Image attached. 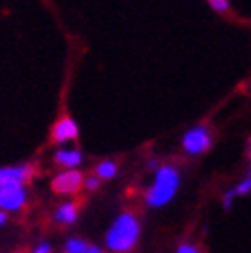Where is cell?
Returning <instances> with one entry per match:
<instances>
[{
	"instance_id": "cell-14",
	"label": "cell",
	"mask_w": 251,
	"mask_h": 253,
	"mask_svg": "<svg viewBox=\"0 0 251 253\" xmlns=\"http://www.w3.org/2000/svg\"><path fill=\"white\" fill-rule=\"evenodd\" d=\"M233 200H235V196L231 194V189H229V192H224L222 194V208L224 210H231L233 208Z\"/></svg>"
},
{
	"instance_id": "cell-7",
	"label": "cell",
	"mask_w": 251,
	"mask_h": 253,
	"mask_svg": "<svg viewBox=\"0 0 251 253\" xmlns=\"http://www.w3.org/2000/svg\"><path fill=\"white\" fill-rule=\"evenodd\" d=\"M79 136V128L70 118H62L52 130V140L54 142H66V140H74Z\"/></svg>"
},
{
	"instance_id": "cell-20",
	"label": "cell",
	"mask_w": 251,
	"mask_h": 253,
	"mask_svg": "<svg viewBox=\"0 0 251 253\" xmlns=\"http://www.w3.org/2000/svg\"><path fill=\"white\" fill-rule=\"evenodd\" d=\"M17 253H23V251H17Z\"/></svg>"
},
{
	"instance_id": "cell-10",
	"label": "cell",
	"mask_w": 251,
	"mask_h": 253,
	"mask_svg": "<svg viewBox=\"0 0 251 253\" xmlns=\"http://www.w3.org/2000/svg\"><path fill=\"white\" fill-rule=\"evenodd\" d=\"M118 173V165L114 161H103L97 165V177L99 179H111V177H116Z\"/></svg>"
},
{
	"instance_id": "cell-5",
	"label": "cell",
	"mask_w": 251,
	"mask_h": 253,
	"mask_svg": "<svg viewBox=\"0 0 251 253\" xmlns=\"http://www.w3.org/2000/svg\"><path fill=\"white\" fill-rule=\"evenodd\" d=\"M83 185V175L77 169H68L64 173H60L54 177L52 181V189L56 194H64V196H72L77 194Z\"/></svg>"
},
{
	"instance_id": "cell-19",
	"label": "cell",
	"mask_w": 251,
	"mask_h": 253,
	"mask_svg": "<svg viewBox=\"0 0 251 253\" xmlns=\"http://www.w3.org/2000/svg\"><path fill=\"white\" fill-rule=\"evenodd\" d=\"M4 222H6V212L0 210V224H4Z\"/></svg>"
},
{
	"instance_id": "cell-13",
	"label": "cell",
	"mask_w": 251,
	"mask_h": 253,
	"mask_svg": "<svg viewBox=\"0 0 251 253\" xmlns=\"http://www.w3.org/2000/svg\"><path fill=\"white\" fill-rule=\"evenodd\" d=\"M208 4L216 12H227L229 10V0H208Z\"/></svg>"
},
{
	"instance_id": "cell-6",
	"label": "cell",
	"mask_w": 251,
	"mask_h": 253,
	"mask_svg": "<svg viewBox=\"0 0 251 253\" xmlns=\"http://www.w3.org/2000/svg\"><path fill=\"white\" fill-rule=\"evenodd\" d=\"M33 175V167L31 165H19V167H2L0 169V185L4 183H21L25 185V181H29Z\"/></svg>"
},
{
	"instance_id": "cell-3",
	"label": "cell",
	"mask_w": 251,
	"mask_h": 253,
	"mask_svg": "<svg viewBox=\"0 0 251 253\" xmlns=\"http://www.w3.org/2000/svg\"><path fill=\"white\" fill-rule=\"evenodd\" d=\"M212 144V136L208 132V128H204V126H196V128L187 130L183 140H181V146L187 155H202L206 153V150L210 148Z\"/></svg>"
},
{
	"instance_id": "cell-11",
	"label": "cell",
	"mask_w": 251,
	"mask_h": 253,
	"mask_svg": "<svg viewBox=\"0 0 251 253\" xmlns=\"http://www.w3.org/2000/svg\"><path fill=\"white\" fill-rule=\"evenodd\" d=\"M89 251V243L84 239H79V237H72L66 241L64 245V253H86Z\"/></svg>"
},
{
	"instance_id": "cell-12",
	"label": "cell",
	"mask_w": 251,
	"mask_h": 253,
	"mask_svg": "<svg viewBox=\"0 0 251 253\" xmlns=\"http://www.w3.org/2000/svg\"><path fill=\"white\" fill-rule=\"evenodd\" d=\"M251 192V173L245 177V179L241 181V183H237L233 189H231V194L237 198V196H245V194H249Z\"/></svg>"
},
{
	"instance_id": "cell-4",
	"label": "cell",
	"mask_w": 251,
	"mask_h": 253,
	"mask_svg": "<svg viewBox=\"0 0 251 253\" xmlns=\"http://www.w3.org/2000/svg\"><path fill=\"white\" fill-rule=\"evenodd\" d=\"M27 202V192L21 183H4L0 185V210L15 212L21 210Z\"/></svg>"
},
{
	"instance_id": "cell-18",
	"label": "cell",
	"mask_w": 251,
	"mask_h": 253,
	"mask_svg": "<svg viewBox=\"0 0 251 253\" xmlns=\"http://www.w3.org/2000/svg\"><path fill=\"white\" fill-rule=\"evenodd\" d=\"M86 253H103V249L97 247V245H89V251H86Z\"/></svg>"
},
{
	"instance_id": "cell-17",
	"label": "cell",
	"mask_w": 251,
	"mask_h": 253,
	"mask_svg": "<svg viewBox=\"0 0 251 253\" xmlns=\"http://www.w3.org/2000/svg\"><path fill=\"white\" fill-rule=\"evenodd\" d=\"M33 253H52V247H49L47 243H40L33 249Z\"/></svg>"
},
{
	"instance_id": "cell-16",
	"label": "cell",
	"mask_w": 251,
	"mask_h": 253,
	"mask_svg": "<svg viewBox=\"0 0 251 253\" xmlns=\"http://www.w3.org/2000/svg\"><path fill=\"white\" fill-rule=\"evenodd\" d=\"M177 253H200V249L194 247V245H190V243H183V245L177 247Z\"/></svg>"
},
{
	"instance_id": "cell-2",
	"label": "cell",
	"mask_w": 251,
	"mask_h": 253,
	"mask_svg": "<svg viewBox=\"0 0 251 253\" xmlns=\"http://www.w3.org/2000/svg\"><path fill=\"white\" fill-rule=\"evenodd\" d=\"M181 183V175L173 165H163L155 173V181L146 192V204L150 208H163L175 198Z\"/></svg>"
},
{
	"instance_id": "cell-9",
	"label": "cell",
	"mask_w": 251,
	"mask_h": 253,
	"mask_svg": "<svg viewBox=\"0 0 251 253\" xmlns=\"http://www.w3.org/2000/svg\"><path fill=\"white\" fill-rule=\"evenodd\" d=\"M54 161L58 163V165L66 167V169H74L77 165H81L83 161V155L79 153V150H58Z\"/></svg>"
},
{
	"instance_id": "cell-1",
	"label": "cell",
	"mask_w": 251,
	"mask_h": 253,
	"mask_svg": "<svg viewBox=\"0 0 251 253\" xmlns=\"http://www.w3.org/2000/svg\"><path fill=\"white\" fill-rule=\"evenodd\" d=\"M140 239V222L132 212H122L109 226L105 245L114 253H130Z\"/></svg>"
},
{
	"instance_id": "cell-8",
	"label": "cell",
	"mask_w": 251,
	"mask_h": 253,
	"mask_svg": "<svg viewBox=\"0 0 251 253\" xmlns=\"http://www.w3.org/2000/svg\"><path fill=\"white\" fill-rule=\"evenodd\" d=\"M54 218L60 222V224H72L77 222L79 218V206L74 204V202H64L54 214Z\"/></svg>"
},
{
	"instance_id": "cell-15",
	"label": "cell",
	"mask_w": 251,
	"mask_h": 253,
	"mask_svg": "<svg viewBox=\"0 0 251 253\" xmlns=\"http://www.w3.org/2000/svg\"><path fill=\"white\" fill-rule=\"evenodd\" d=\"M84 187L86 189H91V192H95V189L99 187V177H89V179H83Z\"/></svg>"
}]
</instances>
